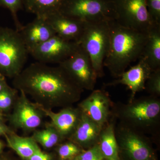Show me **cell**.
Masks as SVG:
<instances>
[{
  "label": "cell",
  "instance_id": "obj_10",
  "mask_svg": "<svg viewBox=\"0 0 160 160\" xmlns=\"http://www.w3.org/2000/svg\"><path fill=\"white\" fill-rule=\"evenodd\" d=\"M81 89L94 90L98 77L89 55L81 46L70 57L59 64Z\"/></svg>",
  "mask_w": 160,
  "mask_h": 160
},
{
  "label": "cell",
  "instance_id": "obj_8",
  "mask_svg": "<svg viewBox=\"0 0 160 160\" xmlns=\"http://www.w3.org/2000/svg\"><path fill=\"white\" fill-rule=\"evenodd\" d=\"M115 21L121 26L148 33L156 23L152 19L146 0H114Z\"/></svg>",
  "mask_w": 160,
  "mask_h": 160
},
{
  "label": "cell",
  "instance_id": "obj_35",
  "mask_svg": "<svg viewBox=\"0 0 160 160\" xmlns=\"http://www.w3.org/2000/svg\"><path fill=\"white\" fill-rule=\"evenodd\" d=\"M103 160H119V159H106L104 158Z\"/></svg>",
  "mask_w": 160,
  "mask_h": 160
},
{
  "label": "cell",
  "instance_id": "obj_2",
  "mask_svg": "<svg viewBox=\"0 0 160 160\" xmlns=\"http://www.w3.org/2000/svg\"><path fill=\"white\" fill-rule=\"evenodd\" d=\"M109 23L110 43L104 66L117 78L142 57L148 34L121 26L115 20Z\"/></svg>",
  "mask_w": 160,
  "mask_h": 160
},
{
  "label": "cell",
  "instance_id": "obj_20",
  "mask_svg": "<svg viewBox=\"0 0 160 160\" xmlns=\"http://www.w3.org/2000/svg\"><path fill=\"white\" fill-rule=\"evenodd\" d=\"M8 146L14 150L17 154L26 160L41 149L31 137H22L18 135L14 131L5 135Z\"/></svg>",
  "mask_w": 160,
  "mask_h": 160
},
{
  "label": "cell",
  "instance_id": "obj_6",
  "mask_svg": "<svg viewBox=\"0 0 160 160\" xmlns=\"http://www.w3.org/2000/svg\"><path fill=\"white\" fill-rule=\"evenodd\" d=\"M119 160H159L146 135L119 122L115 126Z\"/></svg>",
  "mask_w": 160,
  "mask_h": 160
},
{
  "label": "cell",
  "instance_id": "obj_24",
  "mask_svg": "<svg viewBox=\"0 0 160 160\" xmlns=\"http://www.w3.org/2000/svg\"><path fill=\"white\" fill-rule=\"evenodd\" d=\"M18 91L9 86L0 92V112H8L13 108Z\"/></svg>",
  "mask_w": 160,
  "mask_h": 160
},
{
  "label": "cell",
  "instance_id": "obj_7",
  "mask_svg": "<svg viewBox=\"0 0 160 160\" xmlns=\"http://www.w3.org/2000/svg\"><path fill=\"white\" fill-rule=\"evenodd\" d=\"M59 12L86 22L115 18L114 0H64Z\"/></svg>",
  "mask_w": 160,
  "mask_h": 160
},
{
  "label": "cell",
  "instance_id": "obj_15",
  "mask_svg": "<svg viewBox=\"0 0 160 160\" xmlns=\"http://www.w3.org/2000/svg\"><path fill=\"white\" fill-rule=\"evenodd\" d=\"M18 32L29 54L35 48L56 35L46 18L39 17L23 26Z\"/></svg>",
  "mask_w": 160,
  "mask_h": 160
},
{
  "label": "cell",
  "instance_id": "obj_22",
  "mask_svg": "<svg viewBox=\"0 0 160 160\" xmlns=\"http://www.w3.org/2000/svg\"><path fill=\"white\" fill-rule=\"evenodd\" d=\"M32 138L45 149H50L65 141L50 123H47L44 129L32 132Z\"/></svg>",
  "mask_w": 160,
  "mask_h": 160
},
{
  "label": "cell",
  "instance_id": "obj_27",
  "mask_svg": "<svg viewBox=\"0 0 160 160\" xmlns=\"http://www.w3.org/2000/svg\"><path fill=\"white\" fill-rule=\"evenodd\" d=\"M104 158L100 151L98 144L82 151L74 159V160H103Z\"/></svg>",
  "mask_w": 160,
  "mask_h": 160
},
{
  "label": "cell",
  "instance_id": "obj_23",
  "mask_svg": "<svg viewBox=\"0 0 160 160\" xmlns=\"http://www.w3.org/2000/svg\"><path fill=\"white\" fill-rule=\"evenodd\" d=\"M59 160H72L82 151L80 146L69 140L64 141L57 146Z\"/></svg>",
  "mask_w": 160,
  "mask_h": 160
},
{
  "label": "cell",
  "instance_id": "obj_4",
  "mask_svg": "<svg viewBox=\"0 0 160 160\" xmlns=\"http://www.w3.org/2000/svg\"><path fill=\"white\" fill-rule=\"evenodd\" d=\"M109 22H87L78 43L89 55L98 78L104 76V62L110 43Z\"/></svg>",
  "mask_w": 160,
  "mask_h": 160
},
{
  "label": "cell",
  "instance_id": "obj_32",
  "mask_svg": "<svg viewBox=\"0 0 160 160\" xmlns=\"http://www.w3.org/2000/svg\"><path fill=\"white\" fill-rule=\"evenodd\" d=\"M4 145L3 142L0 140V154L2 153L3 149H4Z\"/></svg>",
  "mask_w": 160,
  "mask_h": 160
},
{
  "label": "cell",
  "instance_id": "obj_36",
  "mask_svg": "<svg viewBox=\"0 0 160 160\" xmlns=\"http://www.w3.org/2000/svg\"><path fill=\"white\" fill-rule=\"evenodd\" d=\"M72 160H74V159Z\"/></svg>",
  "mask_w": 160,
  "mask_h": 160
},
{
  "label": "cell",
  "instance_id": "obj_26",
  "mask_svg": "<svg viewBox=\"0 0 160 160\" xmlns=\"http://www.w3.org/2000/svg\"><path fill=\"white\" fill-rule=\"evenodd\" d=\"M152 96H160V69L152 72L146 81L145 89Z\"/></svg>",
  "mask_w": 160,
  "mask_h": 160
},
{
  "label": "cell",
  "instance_id": "obj_21",
  "mask_svg": "<svg viewBox=\"0 0 160 160\" xmlns=\"http://www.w3.org/2000/svg\"><path fill=\"white\" fill-rule=\"evenodd\" d=\"M64 0H23L26 11L39 17L46 18L59 11Z\"/></svg>",
  "mask_w": 160,
  "mask_h": 160
},
{
  "label": "cell",
  "instance_id": "obj_18",
  "mask_svg": "<svg viewBox=\"0 0 160 160\" xmlns=\"http://www.w3.org/2000/svg\"><path fill=\"white\" fill-rule=\"evenodd\" d=\"M147 34V41L141 58L153 71L160 69V24H155Z\"/></svg>",
  "mask_w": 160,
  "mask_h": 160
},
{
  "label": "cell",
  "instance_id": "obj_31",
  "mask_svg": "<svg viewBox=\"0 0 160 160\" xmlns=\"http://www.w3.org/2000/svg\"><path fill=\"white\" fill-rule=\"evenodd\" d=\"M9 86L6 82V77L0 72V92Z\"/></svg>",
  "mask_w": 160,
  "mask_h": 160
},
{
  "label": "cell",
  "instance_id": "obj_12",
  "mask_svg": "<svg viewBox=\"0 0 160 160\" xmlns=\"http://www.w3.org/2000/svg\"><path fill=\"white\" fill-rule=\"evenodd\" d=\"M113 103L109 94L102 89L92 90L78 107L89 118L102 127L109 122Z\"/></svg>",
  "mask_w": 160,
  "mask_h": 160
},
{
  "label": "cell",
  "instance_id": "obj_14",
  "mask_svg": "<svg viewBox=\"0 0 160 160\" xmlns=\"http://www.w3.org/2000/svg\"><path fill=\"white\" fill-rule=\"evenodd\" d=\"M137 65L125 71L116 79L106 84V86L122 85L127 86L131 93L129 102L135 98L138 92L145 90V85L152 71L147 63L140 58Z\"/></svg>",
  "mask_w": 160,
  "mask_h": 160
},
{
  "label": "cell",
  "instance_id": "obj_28",
  "mask_svg": "<svg viewBox=\"0 0 160 160\" xmlns=\"http://www.w3.org/2000/svg\"><path fill=\"white\" fill-rule=\"evenodd\" d=\"M149 14L154 23L160 24V0H146Z\"/></svg>",
  "mask_w": 160,
  "mask_h": 160
},
{
  "label": "cell",
  "instance_id": "obj_1",
  "mask_svg": "<svg viewBox=\"0 0 160 160\" xmlns=\"http://www.w3.org/2000/svg\"><path fill=\"white\" fill-rule=\"evenodd\" d=\"M13 88L47 109L72 106L80 100L81 89L61 66L32 63L13 78Z\"/></svg>",
  "mask_w": 160,
  "mask_h": 160
},
{
  "label": "cell",
  "instance_id": "obj_30",
  "mask_svg": "<svg viewBox=\"0 0 160 160\" xmlns=\"http://www.w3.org/2000/svg\"><path fill=\"white\" fill-rule=\"evenodd\" d=\"M13 131L4 124L3 121H0V136L4 135Z\"/></svg>",
  "mask_w": 160,
  "mask_h": 160
},
{
  "label": "cell",
  "instance_id": "obj_34",
  "mask_svg": "<svg viewBox=\"0 0 160 160\" xmlns=\"http://www.w3.org/2000/svg\"><path fill=\"white\" fill-rule=\"evenodd\" d=\"M0 121H3V118L2 114L0 112Z\"/></svg>",
  "mask_w": 160,
  "mask_h": 160
},
{
  "label": "cell",
  "instance_id": "obj_33",
  "mask_svg": "<svg viewBox=\"0 0 160 160\" xmlns=\"http://www.w3.org/2000/svg\"><path fill=\"white\" fill-rule=\"evenodd\" d=\"M0 160H11L6 156L3 155L2 154H0Z\"/></svg>",
  "mask_w": 160,
  "mask_h": 160
},
{
  "label": "cell",
  "instance_id": "obj_19",
  "mask_svg": "<svg viewBox=\"0 0 160 160\" xmlns=\"http://www.w3.org/2000/svg\"><path fill=\"white\" fill-rule=\"evenodd\" d=\"M115 121L109 120L101 129L97 144L104 158L119 159Z\"/></svg>",
  "mask_w": 160,
  "mask_h": 160
},
{
  "label": "cell",
  "instance_id": "obj_9",
  "mask_svg": "<svg viewBox=\"0 0 160 160\" xmlns=\"http://www.w3.org/2000/svg\"><path fill=\"white\" fill-rule=\"evenodd\" d=\"M19 92L20 95L9 117V123L14 129L33 132L42 125L46 116L38 104L30 101L23 92Z\"/></svg>",
  "mask_w": 160,
  "mask_h": 160
},
{
  "label": "cell",
  "instance_id": "obj_17",
  "mask_svg": "<svg viewBox=\"0 0 160 160\" xmlns=\"http://www.w3.org/2000/svg\"><path fill=\"white\" fill-rule=\"evenodd\" d=\"M102 127L82 112L76 129L69 139L86 150L97 144Z\"/></svg>",
  "mask_w": 160,
  "mask_h": 160
},
{
  "label": "cell",
  "instance_id": "obj_3",
  "mask_svg": "<svg viewBox=\"0 0 160 160\" xmlns=\"http://www.w3.org/2000/svg\"><path fill=\"white\" fill-rule=\"evenodd\" d=\"M112 116L126 126L156 136L160 125L159 98L149 95L134 98L127 104L113 103Z\"/></svg>",
  "mask_w": 160,
  "mask_h": 160
},
{
  "label": "cell",
  "instance_id": "obj_29",
  "mask_svg": "<svg viewBox=\"0 0 160 160\" xmlns=\"http://www.w3.org/2000/svg\"><path fill=\"white\" fill-rule=\"evenodd\" d=\"M26 160H53L52 155L39 150Z\"/></svg>",
  "mask_w": 160,
  "mask_h": 160
},
{
  "label": "cell",
  "instance_id": "obj_11",
  "mask_svg": "<svg viewBox=\"0 0 160 160\" xmlns=\"http://www.w3.org/2000/svg\"><path fill=\"white\" fill-rule=\"evenodd\" d=\"M79 46L77 42L67 41L55 35L35 48L29 54L39 62L58 65L74 54Z\"/></svg>",
  "mask_w": 160,
  "mask_h": 160
},
{
  "label": "cell",
  "instance_id": "obj_13",
  "mask_svg": "<svg viewBox=\"0 0 160 160\" xmlns=\"http://www.w3.org/2000/svg\"><path fill=\"white\" fill-rule=\"evenodd\" d=\"M39 106L45 116L50 119V124L57 130L63 139H69L81 120L82 114V110L78 107L71 106L62 108L58 112H54L52 110Z\"/></svg>",
  "mask_w": 160,
  "mask_h": 160
},
{
  "label": "cell",
  "instance_id": "obj_5",
  "mask_svg": "<svg viewBox=\"0 0 160 160\" xmlns=\"http://www.w3.org/2000/svg\"><path fill=\"white\" fill-rule=\"evenodd\" d=\"M28 50L18 32L0 27V72L13 78L22 70L27 61Z\"/></svg>",
  "mask_w": 160,
  "mask_h": 160
},
{
  "label": "cell",
  "instance_id": "obj_25",
  "mask_svg": "<svg viewBox=\"0 0 160 160\" xmlns=\"http://www.w3.org/2000/svg\"><path fill=\"white\" fill-rule=\"evenodd\" d=\"M0 7L9 10L16 26V30L19 31L22 27L18 19V13L24 9L23 0H0Z\"/></svg>",
  "mask_w": 160,
  "mask_h": 160
},
{
  "label": "cell",
  "instance_id": "obj_16",
  "mask_svg": "<svg viewBox=\"0 0 160 160\" xmlns=\"http://www.w3.org/2000/svg\"><path fill=\"white\" fill-rule=\"evenodd\" d=\"M56 34L72 42H78L82 34L86 22L66 16L58 11L46 18Z\"/></svg>",
  "mask_w": 160,
  "mask_h": 160
}]
</instances>
